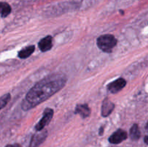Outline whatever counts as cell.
Here are the masks:
<instances>
[{
    "instance_id": "obj_8",
    "label": "cell",
    "mask_w": 148,
    "mask_h": 147,
    "mask_svg": "<svg viewBox=\"0 0 148 147\" xmlns=\"http://www.w3.org/2000/svg\"><path fill=\"white\" fill-rule=\"evenodd\" d=\"M38 47L40 50L43 52H46L52 48V37L49 35L43 37L38 43Z\"/></svg>"
},
{
    "instance_id": "obj_7",
    "label": "cell",
    "mask_w": 148,
    "mask_h": 147,
    "mask_svg": "<svg viewBox=\"0 0 148 147\" xmlns=\"http://www.w3.org/2000/svg\"><path fill=\"white\" fill-rule=\"evenodd\" d=\"M114 104L108 100V99H106L103 100L102 105V109H101V113L103 117H107L112 112L114 109Z\"/></svg>"
},
{
    "instance_id": "obj_1",
    "label": "cell",
    "mask_w": 148,
    "mask_h": 147,
    "mask_svg": "<svg viewBox=\"0 0 148 147\" xmlns=\"http://www.w3.org/2000/svg\"><path fill=\"white\" fill-rule=\"evenodd\" d=\"M66 82V77L64 74L49 75L29 91L25 99L23 102L22 108L24 110H29L41 103L62 89Z\"/></svg>"
},
{
    "instance_id": "obj_14",
    "label": "cell",
    "mask_w": 148,
    "mask_h": 147,
    "mask_svg": "<svg viewBox=\"0 0 148 147\" xmlns=\"http://www.w3.org/2000/svg\"><path fill=\"white\" fill-rule=\"evenodd\" d=\"M6 147H21L19 144H13V145H7Z\"/></svg>"
},
{
    "instance_id": "obj_3",
    "label": "cell",
    "mask_w": 148,
    "mask_h": 147,
    "mask_svg": "<svg viewBox=\"0 0 148 147\" xmlns=\"http://www.w3.org/2000/svg\"><path fill=\"white\" fill-rule=\"evenodd\" d=\"M53 115V110L50 109V108H47V109L45 110L44 112H43V116L42 118V119L40 120L38 122V123L36 125V131H40L44 128V127L46 125H47L50 122L51 120L52 117Z\"/></svg>"
},
{
    "instance_id": "obj_6",
    "label": "cell",
    "mask_w": 148,
    "mask_h": 147,
    "mask_svg": "<svg viewBox=\"0 0 148 147\" xmlns=\"http://www.w3.org/2000/svg\"><path fill=\"white\" fill-rule=\"evenodd\" d=\"M47 136V131H40L38 133L35 134L30 141V147H38L44 141Z\"/></svg>"
},
{
    "instance_id": "obj_12",
    "label": "cell",
    "mask_w": 148,
    "mask_h": 147,
    "mask_svg": "<svg viewBox=\"0 0 148 147\" xmlns=\"http://www.w3.org/2000/svg\"><path fill=\"white\" fill-rule=\"evenodd\" d=\"M0 6H1V17H5L10 14V12H11V7L9 5V4H7V2L1 1Z\"/></svg>"
},
{
    "instance_id": "obj_13",
    "label": "cell",
    "mask_w": 148,
    "mask_h": 147,
    "mask_svg": "<svg viewBox=\"0 0 148 147\" xmlns=\"http://www.w3.org/2000/svg\"><path fill=\"white\" fill-rule=\"evenodd\" d=\"M10 99V94H6V95H3L0 99V108L2 109L4 108V106H6L7 103L9 102Z\"/></svg>"
},
{
    "instance_id": "obj_16",
    "label": "cell",
    "mask_w": 148,
    "mask_h": 147,
    "mask_svg": "<svg viewBox=\"0 0 148 147\" xmlns=\"http://www.w3.org/2000/svg\"><path fill=\"white\" fill-rule=\"evenodd\" d=\"M145 142L146 143V144H148V135H147V136H145Z\"/></svg>"
},
{
    "instance_id": "obj_4",
    "label": "cell",
    "mask_w": 148,
    "mask_h": 147,
    "mask_svg": "<svg viewBox=\"0 0 148 147\" xmlns=\"http://www.w3.org/2000/svg\"><path fill=\"white\" fill-rule=\"evenodd\" d=\"M127 82L123 78H119L117 80L111 82L108 85V90L113 94L117 93L126 86Z\"/></svg>"
},
{
    "instance_id": "obj_15",
    "label": "cell",
    "mask_w": 148,
    "mask_h": 147,
    "mask_svg": "<svg viewBox=\"0 0 148 147\" xmlns=\"http://www.w3.org/2000/svg\"><path fill=\"white\" fill-rule=\"evenodd\" d=\"M103 133V128L101 127V128H100V135H102Z\"/></svg>"
},
{
    "instance_id": "obj_2",
    "label": "cell",
    "mask_w": 148,
    "mask_h": 147,
    "mask_svg": "<svg viewBox=\"0 0 148 147\" xmlns=\"http://www.w3.org/2000/svg\"><path fill=\"white\" fill-rule=\"evenodd\" d=\"M117 40L114 35H103L97 39V45L104 52H111V50L116 46Z\"/></svg>"
},
{
    "instance_id": "obj_5",
    "label": "cell",
    "mask_w": 148,
    "mask_h": 147,
    "mask_svg": "<svg viewBox=\"0 0 148 147\" xmlns=\"http://www.w3.org/2000/svg\"><path fill=\"white\" fill-rule=\"evenodd\" d=\"M127 133L124 131V130L119 129L118 131H116L115 133L112 134V135L110 136L109 141L110 143L114 144H120L122 141H124V140L127 139Z\"/></svg>"
},
{
    "instance_id": "obj_9",
    "label": "cell",
    "mask_w": 148,
    "mask_h": 147,
    "mask_svg": "<svg viewBox=\"0 0 148 147\" xmlns=\"http://www.w3.org/2000/svg\"><path fill=\"white\" fill-rule=\"evenodd\" d=\"M76 112L79 114L83 118H85L90 115V110L88 105H78L76 107Z\"/></svg>"
},
{
    "instance_id": "obj_11",
    "label": "cell",
    "mask_w": 148,
    "mask_h": 147,
    "mask_svg": "<svg viewBox=\"0 0 148 147\" xmlns=\"http://www.w3.org/2000/svg\"><path fill=\"white\" fill-rule=\"evenodd\" d=\"M140 131L137 124H134L130 129V137L134 141H137L140 138Z\"/></svg>"
},
{
    "instance_id": "obj_10",
    "label": "cell",
    "mask_w": 148,
    "mask_h": 147,
    "mask_svg": "<svg viewBox=\"0 0 148 147\" xmlns=\"http://www.w3.org/2000/svg\"><path fill=\"white\" fill-rule=\"evenodd\" d=\"M35 50V46H27V47L24 48L23 49H22L18 53V56L20 59H26V58H28L32 53L34 52Z\"/></svg>"
},
{
    "instance_id": "obj_17",
    "label": "cell",
    "mask_w": 148,
    "mask_h": 147,
    "mask_svg": "<svg viewBox=\"0 0 148 147\" xmlns=\"http://www.w3.org/2000/svg\"><path fill=\"white\" fill-rule=\"evenodd\" d=\"M146 129H147L148 131V122L147 123V125H146Z\"/></svg>"
}]
</instances>
